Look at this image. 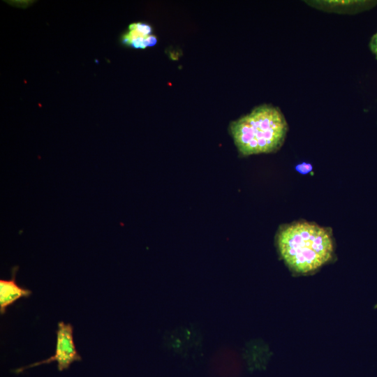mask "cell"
Returning a JSON list of instances; mask_svg holds the SVG:
<instances>
[{"label": "cell", "instance_id": "cell-1", "mask_svg": "<svg viewBox=\"0 0 377 377\" xmlns=\"http://www.w3.org/2000/svg\"><path fill=\"white\" fill-rule=\"evenodd\" d=\"M276 241L280 256L295 274L316 271L334 253L331 229L312 222L300 221L281 226Z\"/></svg>", "mask_w": 377, "mask_h": 377}, {"label": "cell", "instance_id": "cell-2", "mask_svg": "<svg viewBox=\"0 0 377 377\" xmlns=\"http://www.w3.org/2000/svg\"><path fill=\"white\" fill-rule=\"evenodd\" d=\"M228 130L239 153L246 156L279 150L286 139L288 125L279 108L263 104L231 121Z\"/></svg>", "mask_w": 377, "mask_h": 377}, {"label": "cell", "instance_id": "cell-3", "mask_svg": "<svg viewBox=\"0 0 377 377\" xmlns=\"http://www.w3.org/2000/svg\"><path fill=\"white\" fill-rule=\"evenodd\" d=\"M56 333L57 343L54 354L48 359L35 362L22 369H18V371H21L25 368L49 364L52 362H57L58 370L63 371L68 369L73 362L81 360V357L78 354L74 343L72 325L64 323L62 321L58 323V329Z\"/></svg>", "mask_w": 377, "mask_h": 377}, {"label": "cell", "instance_id": "cell-4", "mask_svg": "<svg viewBox=\"0 0 377 377\" xmlns=\"http://www.w3.org/2000/svg\"><path fill=\"white\" fill-rule=\"evenodd\" d=\"M18 267L12 269V276L9 280H0V312L4 314L6 309L21 297H28L31 291L22 288L15 281Z\"/></svg>", "mask_w": 377, "mask_h": 377}, {"label": "cell", "instance_id": "cell-5", "mask_svg": "<svg viewBox=\"0 0 377 377\" xmlns=\"http://www.w3.org/2000/svg\"><path fill=\"white\" fill-rule=\"evenodd\" d=\"M314 8L336 13H354L369 9L375 5L373 1H307Z\"/></svg>", "mask_w": 377, "mask_h": 377}, {"label": "cell", "instance_id": "cell-6", "mask_svg": "<svg viewBox=\"0 0 377 377\" xmlns=\"http://www.w3.org/2000/svg\"><path fill=\"white\" fill-rule=\"evenodd\" d=\"M295 169L297 172L302 175H306L312 171L313 165L309 163L302 162L296 165Z\"/></svg>", "mask_w": 377, "mask_h": 377}, {"label": "cell", "instance_id": "cell-7", "mask_svg": "<svg viewBox=\"0 0 377 377\" xmlns=\"http://www.w3.org/2000/svg\"><path fill=\"white\" fill-rule=\"evenodd\" d=\"M369 47L377 59V32L371 37L369 43Z\"/></svg>", "mask_w": 377, "mask_h": 377}, {"label": "cell", "instance_id": "cell-8", "mask_svg": "<svg viewBox=\"0 0 377 377\" xmlns=\"http://www.w3.org/2000/svg\"><path fill=\"white\" fill-rule=\"evenodd\" d=\"M10 2H13V4L15 6L24 8L30 5L32 1H13Z\"/></svg>", "mask_w": 377, "mask_h": 377}]
</instances>
